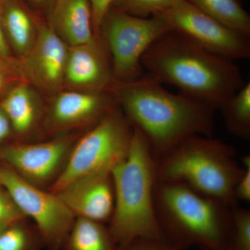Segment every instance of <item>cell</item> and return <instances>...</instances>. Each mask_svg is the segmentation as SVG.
<instances>
[{"instance_id": "cell-21", "label": "cell", "mask_w": 250, "mask_h": 250, "mask_svg": "<svg viewBox=\"0 0 250 250\" xmlns=\"http://www.w3.org/2000/svg\"><path fill=\"white\" fill-rule=\"evenodd\" d=\"M44 246L37 228L27 218L11 224L0 233V250H41Z\"/></svg>"}, {"instance_id": "cell-23", "label": "cell", "mask_w": 250, "mask_h": 250, "mask_svg": "<svg viewBox=\"0 0 250 250\" xmlns=\"http://www.w3.org/2000/svg\"><path fill=\"white\" fill-rule=\"evenodd\" d=\"M177 0H115L111 6L139 18H149L170 9Z\"/></svg>"}, {"instance_id": "cell-3", "label": "cell", "mask_w": 250, "mask_h": 250, "mask_svg": "<svg viewBox=\"0 0 250 250\" xmlns=\"http://www.w3.org/2000/svg\"><path fill=\"white\" fill-rule=\"evenodd\" d=\"M111 175L115 203L108 228L118 248L138 238H164L154 202L156 158L139 129L134 128L129 152Z\"/></svg>"}, {"instance_id": "cell-28", "label": "cell", "mask_w": 250, "mask_h": 250, "mask_svg": "<svg viewBox=\"0 0 250 250\" xmlns=\"http://www.w3.org/2000/svg\"><path fill=\"white\" fill-rule=\"evenodd\" d=\"M115 0H89L93 14L94 32L97 37H100V29L104 16L111 9Z\"/></svg>"}, {"instance_id": "cell-20", "label": "cell", "mask_w": 250, "mask_h": 250, "mask_svg": "<svg viewBox=\"0 0 250 250\" xmlns=\"http://www.w3.org/2000/svg\"><path fill=\"white\" fill-rule=\"evenodd\" d=\"M227 129L241 139H250V82L229 99L220 108Z\"/></svg>"}, {"instance_id": "cell-31", "label": "cell", "mask_w": 250, "mask_h": 250, "mask_svg": "<svg viewBox=\"0 0 250 250\" xmlns=\"http://www.w3.org/2000/svg\"><path fill=\"white\" fill-rule=\"evenodd\" d=\"M30 1L38 7L50 11L56 0H30Z\"/></svg>"}, {"instance_id": "cell-1", "label": "cell", "mask_w": 250, "mask_h": 250, "mask_svg": "<svg viewBox=\"0 0 250 250\" xmlns=\"http://www.w3.org/2000/svg\"><path fill=\"white\" fill-rule=\"evenodd\" d=\"M108 90L130 124L144 135L156 158L190 136H212L214 109L169 92L147 73L131 82L113 80Z\"/></svg>"}, {"instance_id": "cell-18", "label": "cell", "mask_w": 250, "mask_h": 250, "mask_svg": "<svg viewBox=\"0 0 250 250\" xmlns=\"http://www.w3.org/2000/svg\"><path fill=\"white\" fill-rule=\"evenodd\" d=\"M62 250H119L104 224L75 218Z\"/></svg>"}, {"instance_id": "cell-4", "label": "cell", "mask_w": 250, "mask_h": 250, "mask_svg": "<svg viewBox=\"0 0 250 250\" xmlns=\"http://www.w3.org/2000/svg\"><path fill=\"white\" fill-rule=\"evenodd\" d=\"M156 217L165 239L182 249L227 250L231 208L183 184L159 182L154 192Z\"/></svg>"}, {"instance_id": "cell-12", "label": "cell", "mask_w": 250, "mask_h": 250, "mask_svg": "<svg viewBox=\"0 0 250 250\" xmlns=\"http://www.w3.org/2000/svg\"><path fill=\"white\" fill-rule=\"evenodd\" d=\"M67 50L49 26L39 24L34 45L18 62L24 80L47 93L58 92L64 84Z\"/></svg>"}, {"instance_id": "cell-5", "label": "cell", "mask_w": 250, "mask_h": 250, "mask_svg": "<svg viewBox=\"0 0 250 250\" xmlns=\"http://www.w3.org/2000/svg\"><path fill=\"white\" fill-rule=\"evenodd\" d=\"M236 154L221 140L190 136L156 158L157 182L183 184L202 195L236 207L234 189L244 172Z\"/></svg>"}, {"instance_id": "cell-7", "label": "cell", "mask_w": 250, "mask_h": 250, "mask_svg": "<svg viewBox=\"0 0 250 250\" xmlns=\"http://www.w3.org/2000/svg\"><path fill=\"white\" fill-rule=\"evenodd\" d=\"M169 31L162 14L143 18L113 8L108 10L100 26V38L103 37L111 57L113 80L127 82L142 77L143 54Z\"/></svg>"}, {"instance_id": "cell-30", "label": "cell", "mask_w": 250, "mask_h": 250, "mask_svg": "<svg viewBox=\"0 0 250 250\" xmlns=\"http://www.w3.org/2000/svg\"><path fill=\"white\" fill-rule=\"evenodd\" d=\"M3 2L4 0H0V52L11 57L10 47L5 37L2 25H1V12H2Z\"/></svg>"}, {"instance_id": "cell-14", "label": "cell", "mask_w": 250, "mask_h": 250, "mask_svg": "<svg viewBox=\"0 0 250 250\" xmlns=\"http://www.w3.org/2000/svg\"><path fill=\"white\" fill-rule=\"evenodd\" d=\"M113 81L111 57L103 41L68 47L64 84L80 91L104 92Z\"/></svg>"}, {"instance_id": "cell-6", "label": "cell", "mask_w": 250, "mask_h": 250, "mask_svg": "<svg viewBox=\"0 0 250 250\" xmlns=\"http://www.w3.org/2000/svg\"><path fill=\"white\" fill-rule=\"evenodd\" d=\"M134 128L119 106L77 140L65 168L49 191L57 193L77 179L111 172L129 152Z\"/></svg>"}, {"instance_id": "cell-10", "label": "cell", "mask_w": 250, "mask_h": 250, "mask_svg": "<svg viewBox=\"0 0 250 250\" xmlns=\"http://www.w3.org/2000/svg\"><path fill=\"white\" fill-rule=\"evenodd\" d=\"M60 136L41 143H17L0 149V161L28 183L48 190L59 178L77 141Z\"/></svg>"}, {"instance_id": "cell-2", "label": "cell", "mask_w": 250, "mask_h": 250, "mask_svg": "<svg viewBox=\"0 0 250 250\" xmlns=\"http://www.w3.org/2000/svg\"><path fill=\"white\" fill-rule=\"evenodd\" d=\"M141 64L161 84L174 85L181 93L214 110L220 109L245 84L232 61L210 53L172 30L148 47Z\"/></svg>"}, {"instance_id": "cell-13", "label": "cell", "mask_w": 250, "mask_h": 250, "mask_svg": "<svg viewBox=\"0 0 250 250\" xmlns=\"http://www.w3.org/2000/svg\"><path fill=\"white\" fill-rule=\"evenodd\" d=\"M111 172L82 177L55 194L75 218L89 219L104 224L109 223L115 203Z\"/></svg>"}, {"instance_id": "cell-9", "label": "cell", "mask_w": 250, "mask_h": 250, "mask_svg": "<svg viewBox=\"0 0 250 250\" xmlns=\"http://www.w3.org/2000/svg\"><path fill=\"white\" fill-rule=\"evenodd\" d=\"M161 14L171 30L182 34L210 53L231 61L250 57V37L215 21L188 0H177Z\"/></svg>"}, {"instance_id": "cell-15", "label": "cell", "mask_w": 250, "mask_h": 250, "mask_svg": "<svg viewBox=\"0 0 250 250\" xmlns=\"http://www.w3.org/2000/svg\"><path fill=\"white\" fill-rule=\"evenodd\" d=\"M49 11V27L68 47L100 39L94 32L89 0H56Z\"/></svg>"}, {"instance_id": "cell-25", "label": "cell", "mask_w": 250, "mask_h": 250, "mask_svg": "<svg viewBox=\"0 0 250 250\" xmlns=\"http://www.w3.org/2000/svg\"><path fill=\"white\" fill-rule=\"evenodd\" d=\"M25 218L9 193L0 186V223L12 224Z\"/></svg>"}, {"instance_id": "cell-26", "label": "cell", "mask_w": 250, "mask_h": 250, "mask_svg": "<svg viewBox=\"0 0 250 250\" xmlns=\"http://www.w3.org/2000/svg\"><path fill=\"white\" fill-rule=\"evenodd\" d=\"M119 250H184L164 238H138Z\"/></svg>"}, {"instance_id": "cell-11", "label": "cell", "mask_w": 250, "mask_h": 250, "mask_svg": "<svg viewBox=\"0 0 250 250\" xmlns=\"http://www.w3.org/2000/svg\"><path fill=\"white\" fill-rule=\"evenodd\" d=\"M118 106L108 90L62 92L54 99L45 116V129L55 134L79 126L92 127Z\"/></svg>"}, {"instance_id": "cell-19", "label": "cell", "mask_w": 250, "mask_h": 250, "mask_svg": "<svg viewBox=\"0 0 250 250\" xmlns=\"http://www.w3.org/2000/svg\"><path fill=\"white\" fill-rule=\"evenodd\" d=\"M206 14L230 29L250 37V16L241 0H188Z\"/></svg>"}, {"instance_id": "cell-8", "label": "cell", "mask_w": 250, "mask_h": 250, "mask_svg": "<svg viewBox=\"0 0 250 250\" xmlns=\"http://www.w3.org/2000/svg\"><path fill=\"white\" fill-rule=\"evenodd\" d=\"M0 186L24 216L31 219L49 250H62L75 216L57 194L28 183L0 164Z\"/></svg>"}, {"instance_id": "cell-32", "label": "cell", "mask_w": 250, "mask_h": 250, "mask_svg": "<svg viewBox=\"0 0 250 250\" xmlns=\"http://www.w3.org/2000/svg\"><path fill=\"white\" fill-rule=\"evenodd\" d=\"M11 224L0 223V233L2 232L5 229L7 228Z\"/></svg>"}, {"instance_id": "cell-22", "label": "cell", "mask_w": 250, "mask_h": 250, "mask_svg": "<svg viewBox=\"0 0 250 250\" xmlns=\"http://www.w3.org/2000/svg\"><path fill=\"white\" fill-rule=\"evenodd\" d=\"M231 234L227 250H250V211L246 208H231Z\"/></svg>"}, {"instance_id": "cell-29", "label": "cell", "mask_w": 250, "mask_h": 250, "mask_svg": "<svg viewBox=\"0 0 250 250\" xmlns=\"http://www.w3.org/2000/svg\"><path fill=\"white\" fill-rule=\"evenodd\" d=\"M12 131L11 124L4 111L0 108V143L9 137Z\"/></svg>"}, {"instance_id": "cell-17", "label": "cell", "mask_w": 250, "mask_h": 250, "mask_svg": "<svg viewBox=\"0 0 250 250\" xmlns=\"http://www.w3.org/2000/svg\"><path fill=\"white\" fill-rule=\"evenodd\" d=\"M1 25L8 44L22 58L35 42L37 27L17 0H4Z\"/></svg>"}, {"instance_id": "cell-24", "label": "cell", "mask_w": 250, "mask_h": 250, "mask_svg": "<svg viewBox=\"0 0 250 250\" xmlns=\"http://www.w3.org/2000/svg\"><path fill=\"white\" fill-rule=\"evenodd\" d=\"M22 82L26 80L18 62L0 52V95Z\"/></svg>"}, {"instance_id": "cell-16", "label": "cell", "mask_w": 250, "mask_h": 250, "mask_svg": "<svg viewBox=\"0 0 250 250\" xmlns=\"http://www.w3.org/2000/svg\"><path fill=\"white\" fill-rule=\"evenodd\" d=\"M0 108L9 119L13 132L19 137L30 134L43 117L40 100L26 82L8 91Z\"/></svg>"}, {"instance_id": "cell-27", "label": "cell", "mask_w": 250, "mask_h": 250, "mask_svg": "<svg viewBox=\"0 0 250 250\" xmlns=\"http://www.w3.org/2000/svg\"><path fill=\"white\" fill-rule=\"evenodd\" d=\"M242 166L244 172L234 189V197L237 202L250 201V156L246 155L242 159Z\"/></svg>"}]
</instances>
